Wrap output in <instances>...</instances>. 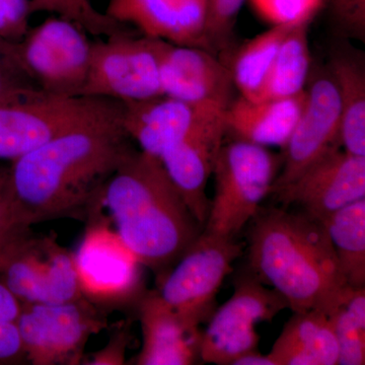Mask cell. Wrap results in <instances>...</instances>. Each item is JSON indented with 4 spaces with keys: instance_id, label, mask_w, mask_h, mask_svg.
<instances>
[{
    "instance_id": "cell-1",
    "label": "cell",
    "mask_w": 365,
    "mask_h": 365,
    "mask_svg": "<svg viewBox=\"0 0 365 365\" xmlns=\"http://www.w3.org/2000/svg\"><path fill=\"white\" fill-rule=\"evenodd\" d=\"M121 116L83 125L11 162L7 181L19 227L86 220L102 209L105 185L134 150Z\"/></svg>"
},
{
    "instance_id": "cell-2",
    "label": "cell",
    "mask_w": 365,
    "mask_h": 365,
    "mask_svg": "<svg viewBox=\"0 0 365 365\" xmlns=\"http://www.w3.org/2000/svg\"><path fill=\"white\" fill-rule=\"evenodd\" d=\"M252 275L275 289L294 313L330 314L353 287L341 272L323 223L287 208H261L252 220Z\"/></svg>"
},
{
    "instance_id": "cell-3",
    "label": "cell",
    "mask_w": 365,
    "mask_h": 365,
    "mask_svg": "<svg viewBox=\"0 0 365 365\" xmlns=\"http://www.w3.org/2000/svg\"><path fill=\"white\" fill-rule=\"evenodd\" d=\"M103 205L126 246L158 280L204 230L160 158L136 148L108 180Z\"/></svg>"
},
{
    "instance_id": "cell-4",
    "label": "cell",
    "mask_w": 365,
    "mask_h": 365,
    "mask_svg": "<svg viewBox=\"0 0 365 365\" xmlns=\"http://www.w3.org/2000/svg\"><path fill=\"white\" fill-rule=\"evenodd\" d=\"M281 165L282 158L264 146L237 139L223 143L213 168L215 196L203 232L237 237L271 193Z\"/></svg>"
},
{
    "instance_id": "cell-5",
    "label": "cell",
    "mask_w": 365,
    "mask_h": 365,
    "mask_svg": "<svg viewBox=\"0 0 365 365\" xmlns=\"http://www.w3.org/2000/svg\"><path fill=\"white\" fill-rule=\"evenodd\" d=\"M98 210L86 218V227L73 253L83 299L107 314L137 309L148 292L144 266L117 230Z\"/></svg>"
},
{
    "instance_id": "cell-6",
    "label": "cell",
    "mask_w": 365,
    "mask_h": 365,
    "mask_svg": "<svg viewBox=\"0 0 365 365\" xmlns=\"http://www.w3.org/2000/svg\"><path fill=\"white\" fill-rule=\"evenodd\" d=\"M123 104L110 98L60 97L38 91L0 104V160L14 162L55 137L116 116Z\"/></svg>"
},
{
    "instance_id": "cell-7",
    "label": "cell",
    "mask_w": 365,
    "mask_h": 365,
    "mask_svg": "<svg viewBox=\"0 0 365 365\" xmlns=\"http://www.w3.org/2000/svg\"><path fill=\"white\" fill-rule=\"evenodd\" d=\"M0 279L24 304L83 299L73 253L31 227L16 230L0 244Z\"/></svg>"
},
{
    "instance_id": "cell-8",
    "label": "cell",
    "mask_w": 365,
    "mask_h": 365,
    "mask_svg": "<svg viewBox=\"0 0 365 365\" xmlns=\"http://www.w3.org/2000/svg\"><path fill=\"white\" fill-rule=\"evenodd\" d=\"M244 248L235 237L202 232L158 280V294L187 325L200 328L215 313L218 290Z\"/></svg>"
},
{
    "instance_id": "cell-9",
    "label": "cell",
    "mask_w": 365,
    "mask_h": 365,
    "mask_svg": "<svg viewBox=\"0 0 365 365\" xmlns=\"http://www.w3.org/2000/svg\"><path fill=\"white\" fill-rule=\"evenodd\" d=\"M163 41L129 34H113L91 45L83 97L136 102L163 95L160 54Z\"/></svg>"
},
{
    "instance_id": "cell-10",
    "label": "cell",
    "mask_w": 365,
    "mask_h": 365,
    "mask_svg": "<svg viewBox=\"0 0 365 365\" xmlns=\"http://www.w3.org/2000/svg\"><path fill=\"white\" fill-rule=\"evenodd\" d=\"M91 45L81 26L61 16L31 26L16 43L21 66L36 86L60 97H83Z\"/></svg>"
},
{
    "instance_id": "cell-11",
    "label": "cell",
    "mask_w": 365,
    "mask_h": 365,
    "mask_svg": "<svg viewBox=\"0 0 365 365\" xmlns=\"http://www.w3.org/2000/svg\"><path fill=\"white\" fill-rule=\"evenodd\" d=\"M106 314L85 299L24 304L16 325L26 360L34 365L83 364L86 342L109 327Z\"/></svg>"
},
{
    "instance_id": "cell-12",
    "label": "cell",
    "mask_w": 365,
    "mask_h": 365,
    "mask_svg": "<svg viewBox=\"0 0 365 365\" xmlns=\"http://www.w3.org/2000/svg\"><path fill=\"white\" fill-rule=\"evenodd\" d=\"M287 300L273 288H267L253 275L237 280L234 294L215 309L202 331L200 360L205 364L234 365L244 355L259 351L260 335L256 327L271 322L283 309Z\"/></svg>"
},
{
    "instance_id": "cell-13",
    "label": "cell",
    "mask_w": 365,
    "mask_h": 365,
    "mask_svg": "<svg viewBox=\"0 0 365 365\" xmlns=\"http://www.w3.org/2000/svg\"><path fill=\"white\" fill-rule=\"evenodd\" d=\"M274 195L283 207L297 205L302 213L322 222L340 208L365 198V157L338 146Z\"/></svg>"
},
{
    "instance_id": "cell-14",
    "label": "cell",
    "mask_w": 365,
    "mask_h": 365,
    "mask_svg": "<svg viewBox=\"0 0 365 365\" xmlns=\"http://www.w3.org/2000/svg\"><path fill=\"white\" fill-rule=\"evenodd\" d=\"M340 105L328 71L322 72L307 88V101L294 131L283 148L282 170L271 193L287 187L312 163L340 143Z\"/></svg>"
},
{
    "instance_id": "cell-15",
    "label": "cell",
    "mask_w": 365,
    "mask_h": 365,
    "mask_svg": "<svg viewBox=\"0 0 365 365\" xmlns=\"http://www.w3.org/2000/svg\"><path fill=\"white\" fill-rule=\"evenodd\" d=\"M160 72L163 95L186 104L227 110L235 98L230 68L203 48L163 41Z\"/></svg>"
},
{
    "instance_id": "cell-16",
    "label": "cell",
    "mask_w": 365,
    "mask_h": 365,
    "mask_svg": "<svg viewBox=\"0 0 365 365\" xmlns=\"http://www.w3.org/2000/svg\"><path fill=\"white\" fill-rule=\"evenodd\" d=\"M225 114L218 112L206 118L160 158L192 215L203 227L210 208L206 186L227 133Z\"/></svg>"
},
{
    "instance_id": "cell-17",
    "label": "cell",
    "mask_w": 365,
    "mask_h": 365,
    "mask_svg": "<svg viewBox=\"0 0 365 365\" xmlns=\"http://www.w3.org/2000/svg\"><path fill=\"white\" fill-rule=\"evenodd\" d=\"M105 14L146 37L210 51L207 0H109Z\"/></svg>"
},
{
    "instance_id": "cell-18",
    "label": "cell",
    "mask_w": 365,
    "mask_h": 365,
    "mask_svg": "<svg viewBox=\"0 0 365 365\" xmlns=\"http://www.w3.org/2000/svg\"><path fill=\"white\" fill-rule=\"evenodd\" d=\"M122 104L121 124L125 132L138 144L139 150L158 158L206 118L225 111L196 107L167 96Z\"/></svg>"
},
{
    "instance_id": "cell-19",
    "label": "cell",
    "mask_w": 365,
    "mask_h": 365,
    "mask_svg": "<svg viewBox=\"0 0 365 365\" xmlns=\"http://www.w3.org/2000/svg\"><path fill=\"white\" fill-rule=\"evenodd\" d=\"M143 332L137 365H191L200 359L202 331L187 325L160 297L148 290L136 309Z\"/></svg>"
},
{
    "instance_id": "cell-20",
    "label": "cell",
    "mask_w": 365,
    "mask_h": 365,
    "mask_svg": "<svg viewBox=\"0 0 365 365\" xmlns=\"http://www.w3.org/2000/svg\"><path fill=\"white\" fill-rule=\"evenodd\" d=\"M307 101V90L295 97L250 101L235 98L227 110V132L237 140L269 148H284L299 121Z\"/></svg>"
},
{
    "instance_id": "cell-21",
    "label": "cell",
    "mask_w": 365,
    "mask_h": 365,
    "mask_svg": "<svg viewBox=\"0 0 365 365\" xmlns=\"http://www.w3.org/2000/svg\"><path fill=\"white\" fill-rule=\"evenodd\" d=\"M268 356L275 365H336L339 349L330 316L299 312L283 327Z\"/></svg>"
},
{
    "instance_id": "cell-22",
    "label": "cell",
    "mask_w": 365,
    "mask_h": 365,
    "mask_svg": "<svg viewBox=\"0 0 365 365\" xmlns=\"http://www.w3.org/2000/svg\"><path fill=\"white\" fill-rule=\"evenodd\" d=\"M340 105V143L351 155L365 157V66L361 55L340 50L329 62Z\"/></svg>"
},
{
    "instance_id": "cell-23",
    "label": "cell",
    "mask_w": 365,
    "mask_h": 365,
    "mask_svg": "<svg viewBox=\"0 0 365 365\" xmlns=\"http://www.w3.org/2000/svg\"><path fill=\"white\" fill-rule=\"evenodd\" d=\"M346 282L365 285V198L348 204L323 222Z\"/></svg>"
},
{
    "instance_id": "cell-24",
    "label": "cell",
    "mask_w": 365,
    "mask_h": 365,
    "mask_svg": "<svg viewBox=\"0 0 365 365\" xmlns=\"http://www.w3.org/2000/svg\"><path fill=\"white\" fill-rule=\"evenodd\" d=\"M292 26H270L235 54L230 68L235 88L250 101L260 100L281 43Z\"/></svg>"
},
{
    "instance_id": "cell-25",
    "label": "cell",
    "mask_w": 365,
    "mask_h": 365,
    "mask_svg": "<svg viewBox=\"0 0 365 365\" xmlns=\"http://www.w3.org/2000/svg\"><path fill=\"white\" fill-rule=\"evenodd\" d=\"M307 28L292 26L285 36L259 101L292 98L306 91L311 67Z\"/></svg>"
},
{
    "instance_id": "cell-26",
    "label": "cell",
    "mask_w": 365,
    "mask_h": 365,
    "mask_svg": "<svg viewBox=\"0 0 365 365\" xmlns=\"http://www.w3.org/2000/svg\"><path fill=\"white\" fill-rule=\"evenodd\" d=\"M339 349L340 365L365 364V289L352 288L329 314Z\"/></svg>"
},
{
    "instance_id": "cell-27",
    "label": "cell",
    "mask_w": 365,
    "mask_h": 365,
    "mask_svg": "<svg viewBox=\"0 0 365 365\" xmlns=\"http://www.w3.org/2000/svg\"><path fill=\"white\" fill-rule=\"evenodd\" d=\"M31 11L56 14L95 36H109L127 29L107 14L100 13L90 0H31Z\"/></svg>"
},
{
    "instance_id": "cell-28",
    "label": "cell",
    "mask_w": 365,
    "mask_h": 365,
    "mask_svg": "<svg viewBox=\"0 0 365 365\" xmlns=\"http://www.w3.org/2000/svg\"><path fill=\"white\" fill-rule=\"evenodd\" d=\"M254 11L270 26L309 25L325 0H250Z\"/></svg>"
},
{
    "instance_id": "cell-29",
    "label": "cell",
    "mask_w": 365,
    "mask_h": 365,
    "mask_svg": "<svg viewBox=\"0 0 365 365\" xmlns=\"http://www.w3.org/2000/svg\"><path fill=\"white\" fill-rule=\"evenodd\" d=\"M42 91L28 76L16 51V43L0 38V104Z\"/></svg>"
},
{
    "instance_id": "cell-30",
    "label": "cell",
    "mask_w": 365,
    "mask_h": 365,
    "mask_svg": "<svg viewBox=\"0 0 365 365\" xmlns=\"http://www.w3.org/2000/svg\"><path fill=\"white\" fill-rule=\"evenodd\" d=\"M245 1L246 0H207L206 39L209 50L215 46L223 47L227 43Z\"/></svg>"
},
{
    "instance_id": "cell-31",
    "label": "cell",
    "mask_w": 365,
    "mask_h": 365,
    "mask_svg": "<svg viewBox=\"0 0 365 365\" xmlns=\"http://www.w3.org/2000/svg\"><path fill=\"white\" fill-rule=\"evenodd\" d=\"M334 23L353 39H365V0H325Z\"/></svg>"
},
{
    "instance_id": "cell-32",
    "label": "cell",
    "mask_w": 365,
    "mask_h": 365,
    "mask_svg": "<svg viewBox=\"0 0 365 365\" xmlns=\"http://www.w3.org/2000/svg\"><path fill=\"white\" fill-rule=\"evenodd\" d=\"M31 0H0V38L19 43L30 26Z\"/></svg>"
},
{
    "instance_id": "cell-33",
    "label": "cell",
    "mask_w": 365,
    "mask_h": 365,
    "mask_svg": "<svg viewBox=\"0 0 365 365\" xmlns=\"http://www.w3.org/2000/svg\"><path fill=\"white\" fill-rule=\"evenodd\" d=\"M131 339V319L121 322L113 331L107 345L103 349L96 352L93 357L83 362V364L123 365L126 364L125 355Z\"/></svg>"
},
{
    "instance_id": "cell-34",
    "label": "cell",
    "mask_w": 365,
    "mask_h": 365,
    "mask_svg": "<svg viewBox=\"0 0 365 365\" xmlns=\"http://www.w3.org/2000/svg\"><path fill=\"white\" fill-rule=\"evenodd\" d=\"M26 360L25 348L16 323H0V365L21 364Z\"/></svg>"
},
{
    "instance_id": "cell-35",
    "label": "cell",
    "mask_w": 365,
    "mask_h": 365,
    "mask_svg": "<svg viewBox=\"0 0 365 365\" xmlns=\"http://www.w3.org/2000/svg\"><path fill=\"white\" fill-rule=\"evenodd\" d=\"M20 228L23 227L16 222L9 195L7 168H0V244Z\"/></svg>"
},
{
    "instance_id": "cell-36",
    "label": "cell",
    "mask_w": 365,
    "mask_h": 365,
    "mask_svg": "<svg viewBox=\"0 0 365 365\" xmlns=\"http://www.w3.org/2000/svg\"><path fill=\"white\" fill-rule=\"evenodd\" d=\"M24 302L0 279V323H16Z\"/></svg>"
},
{
    "instance_id": "cell-37",
    "label": "cell",
    "mask_w": 365,
    "mask_h": 365,
    "mask_svg": "<svg viewBox=\"0 0 365 365\" xmlns=\"http://www.w3.org/2000/svg\"><path fill=\"white\" fill-rule=\"evenodd\" d=\"M234 365H275L268 355H262L257 351L244 355L235 360Z\"/></svg>"
}]
</instances>
